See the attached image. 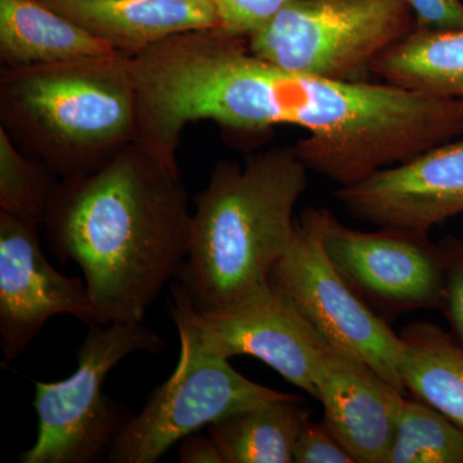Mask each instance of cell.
<instances>
[{
    "mask_svg": "<svg viewBox=\"0 0 463 463\" xmlns=\"http://www.w3.org/2000/svg\"><path fill=\"white\" fill-rule=\"evenodd\" d=\"M399 337L401 376L407 392L463 430V346L450 332L428 321L411 322Z\"/></svg>",
    "mask_w": 463,
    "mask_h": 463,
    "instance_id": "2e32d148",
    "label": "cell"
},
{
    "mask_svg": "<svg viewBox=\"0 0 463 463\" xmlns=\"http://www.w3.org/2000/svg\"><path fill=\"white\" fill-rule=\"evenodd\" d=\"M322 421L355 463H386L405 394L364 361L331 346L316 377Z\"/></svg>",
    "mask_w": 463,
    "mask_h": 463,
    "instance_id": "7c38bea8",
    "label": "cell"
},
{
    "mask_svg": "<svg viewBox=\"0 0 463 463\" xmlns=\"http://www.w3.org/2000/svg\"><path fill=\"white\" fill-rule=\"evenodd\" d=\"M323 249L349 288L389 325L405 313L440 307L446 265L430 234L395 227L358 231L331 214Z\"/></svg>",
    "mask_w": 463,
    "mask_h": 463,
    "instance_id": "9c48e42d",
    "label": "cell"
},
{
    "mask_svg": "<svg viewBox=\"0 0 463 463\" xmlns=\"http://www.w3.org/2000/svg\"><path fill=\"white\" fill-rule=\"evenodd\" d=\"M178 456L183 463H223L212 438L199 431L179 441Z\"/></svg>",
    "mask_w": 463,
    "mask_h": 463,
    "instance_id": "cb8c5ba5",
    "label": "cell"
},
{
    "mask_svg": "<svg viewBox=\"0 0 463 463\" xmlns=\"http://www.w3.org/2000/svg\"><path fill=\"white\" fill-rule=\"evenodd\" d=\"M0 127L61 179L96 172L137 141L127 54L0 71Z\"/></svg>",
    "mask_w": 463,
    "mask_h": 463,
    "instance_id": "3957f363",
    "label": "cell"
},
{
    "mask_svg": "<svg viewBox=\"0 0 463 463\" xmlns=\"http://www.w3.org/2000/svg\"><path fill=\"white\" fill-rule=\"evenodd\" d=\"M39 224L0 212V347L18 358L52 317L99 325L85 281L58 273L45 259Z\"/></svg>",
    "mask_w": 463,
    "mask_h": 463,
    "instance_id": "30bf717a",
    "label": "cell"
},
{
    "mask_svg": "<svg viewBox=\"0 0 463 463\" xmlns=\"http://www.w3.org/2000/svg\"><path fill=\"white\" fill-rule=\"evenodd\" d=\"M331 214L326 207H309L298 214L291 248L274 265L268 282L332 346L361 359L405 394L399 334L356 297L323 249Z\"/></svg>",
    "mask_w": 463,
    "mask_h": 463,
    "instance_id": "8992f818",
    "label": "cell"
},
{
    "mask_svg": "<svg viewBox=\"0 0 463 463\" xmlns=\"http://www.w3.org/2000/svg\"><path fill=\"white\" fill-rule=\"evenodd\" d=\"M118 53H138L194 30L221 29L214 0H43Z\"/></svg>",
    "mask_w": 463,
    "mask_h": 463,
    "instance_id": "4fadbf2b",
    "label": "cell"
},
{
    "mask_svg": "<svg viewBox=\"0 0 463 463\" xmlns=\"http://www.w3.org/2000/svg\"><path fill=\"white\" fill-rule=\"evenodd\" d=\"M172 294L169 312L178 334L203 352L224 359L254 356L317 398V373L332 345L269 282L209 312H196L176 283Z\"/></svg>",
    "mask_w": 463,
    "mask_h": 463,
    "instance_id": "52a82bcc",
    "label": "cell"
},
{
    "mask_svg": "<svg viewBox=\"0 0 463 463\" xmlns=\"http://www.w3.org/2000/svg\"><path fill=\"white\" fill-rule=\"evenodd\" d=\"M181 354L172 376L130 417L109 449V462L155 463L183 438L243 408L285 392L234 370L230 359L207 354L179 335Z\"/></svg>",
    "mask_w": 463,
    "mask_h": 463,
    "instance_id": "ba28073f",
    "label": "cell"
},
{
    "mask_svg": "<svg viewBox=\"0 0 463 463\" xmlns=\"http://www.w3.org/2000/svg\"><path fill=\"white\" fill-rule=\"evenodd\" d=\"M295 463H355L323 421L307 420L295 443Z\"/></svg>",
    "mask_w": 463,
    "mask_h": 463,
    "instance_id": "7402d4cb",
    "label": "cell"
},
{
    "mask_svg": "<svg viewBox=\"0 0 463 463\" xmlns=\"http://www.w3.org/2000/svg\"><path fill=\"white\" fill-rule=\"evenodd\" d=\"M116 53L108 43L43 0H0V60L5 69Z\"/></svg>",
    "mask_w": 463,
    "mask_h": 463,
    "instance_id": "5bb4252c",
    "label": "cell"
},
{
    "mask_svg": "<svg viewBox=\"0 0 463 463\" xmlns=\"http://www.w3.org/2000/svg\"><path fill=\"white\" fill-rule=\"evenodd\" d=\"M386 463H463V430L431 405L404 398Z\"/></svg>",
    "mask_w": 463,
    "mask_h": 463,
    "instance_id": "ac0fdd59",
    "label": "cell"
},
{
    "mask_svg": "<svg viewBox=\"0 0 463 463\" xmlns=\"http://www.w3.org/2000/svg\"><path fill=\"white\" fill-rule=\"evenodd\" d=\"M337 201L355 221L430 234L463 214V141H450L339 187Z\"/></svg>",
    "mask_w": 463,
    "mask_h": 463,
    "instance_id": "8fae6325",
    "label": "cell"
},
{
    "mask_svg": "<svg viewBox=\"0 0 463 463\" xmlns=\"http://www.w3.org/2000/svg\"><path fill=\"white\" fill-rule=\"evenodd\" d=\"M412 12L414 29L425 32L463 30L461 0H403Z\"/></svg>",
    "mask_w": 463,
    "mask_h": 463,
    "instance_id": "603a6c76",
    "label": "cell"
},
{
    "mask_svg": "<svg viewBox=\"0 0 463 463\" xmlns=\"http://www.w3.org/2000/svg\"><path fill=\"white\" fill-rule=\"evenodd\" d=\"M373 74L403 90L463 103V30L413 29L374 61Z\"/></svg>",
    "mask_w": 463,
    "mask_h": 463,
    "instance_id": "e0dca14e",
    "label": "cell"
},
{
    "mask_svg": "<svg viewBox=\"0 0 463 463\" xmlns=\"http://www.w3.org/2000/svg\"><path fill=\"white\" fill-rule=\"evenodd\" d=\"M307 174L294 146L213 167L194 197L187 258L175 279L196 312L228 306L268 282L294 241Z\"/></svg>",
    "mask_w": 463,
    "mask_h": 463,
    "instance_id": "7a4b0ae2",
    "label": "cell"
},
{
    "mask_svg": "<svg viewBox=\"0 0 463 463\" xmlns=\"http://www.w3.org/2000/svg\"><path fill=\"white\" fill-rule=\"evenodd\" d=\"M414 29L403 0H298L248 36L273 65L341 81H365L386 50Z\"/></svg>",
    "mask_w": 463,
    "mask_h": 463,
    "instance_id": "5b68a950",
    "label": "cell"
},
{
    "mask_svg": "<svg viewBox=\"0 0 463 463\" xmlns=\"http://www.w3.org/2000/svg\"><path fill=\"white\" fill-rule=\"evenodd\" d=\"M78 353V368L56 383H35V444L23 463H93L109 456L130 420L123 405L103 392L109 371L137 352L158 353L165 343L143 322L90 327Z\"/></svg>",
    "mask_w": 463,
    "mask_h": 463,
    "instance_id": "277c9868",
    "label": "cell"
},
{
    "mask_svg": "<svg viewBox=\"0 0 463 463\" xmlns=\"http://www.w3.org/2000/svg\"><path fill=\"white\" fill-rule=\"evenodd\" d=\"M443 252V297L439 309L450 325V334L463 346V237L448 236L439 241Z\"/></svg>",
    "mask_w": 463,
    "mask_h": 463,
    "instance_id": "ffe728a7",
    "label": "cell"
},
{
    "mask_svg": "<svg viewBox=\"0 0 463 463\" xmlns=\"http://www.w3.org/2000/svg\"><path fill=\"white\" fill-rule=\"evenodd\" d=\"M295 2L298 0H214L221 30L243 38Z\"/></svg>",
    "mask_w": 463,
    "mask_h": 463,
    "instance_id": "44dd1931",
    "label": "cell"
},
{
    "mask_svg": "<svg viewBox=\"0 0 463 463\" xmlns=\"http://www.w3.org/2000/svg\"><path fill=\"white\" fill-rule=\"evenodd\" d=\"M192 214L181 169L141 143L96 172L61 179L43 225L54 257L83 272L99 325L142 322L187 258Z\"/></svg>",
    "mask_w": 463,
    "mask_h": 463,
    "instance_id": "6da1fadb",
    "label": "cell"
},
{
    "mask_svg": "<svg viewBox=\"0 0 463 463\" xmlns=\"http://www.w3.org/2000/svg\"><path fill=\"white\" fill-rule=\"evenodd\" d=\"M306 399L285 392L207 426L223 463H292L298 432L310 420Z\"/></svg>",
    "mask_w": 463,
    "mask_h": 463,
    "instance_id": "9a60e30c",
    "label": "cell"
},
{
    "mask_svg": "<svg viewBox=\"0 0 463 463\" xmlns=\"http://www.w3.org/2000/svg\"><path fill=\"white\" fill-rule=\"evenodd\" d=\"M60 182L0 127V212L42 224Z\"/></svg>",
    "mask_w": 463,
    "mask_h": 463,
    "instance_id": "d6986e66",
    "label": "cell"
}]
</instances>
